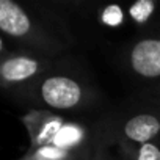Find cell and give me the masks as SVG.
Returning a JSON list of instances; mask_svg holds the SVG:
<instances>
[{
    "label": "cell",
    "mask_w": 160,
    "mask_h": 160,
    "mask_svg": "<svg viewBox=\"0 0 160 160\" xmlns=\"http://www.w3.org/2000/svg\"><path fill=\"white\" fill-rule=\"evenodd\" d=\"M98 146L160 143V88H149L124 101L94 126Z\"/></svg>",
    "instance_id": "cell-1"
},
{
    "label": "cell",
    "mask_w": 160,
    "mask_h": 160,
    "mask_svg": "<svg viewBox=\"0 0 160 160\" xmlns=\"http://www.w3.org/2000/svg\"><path fill=\"white\" fill-rule=\"evenodd\" d=\"M28 96L44 110L80 113L99 102V90L90 75L74 61L57 60L38 80Z\"/></svg>",
    "instance_id": "cell-2"
},
{
    "label": "cell",
    "mask_w": 160,
    "mask_h": 160,
    "mask_svg": "<svg viewBox=\"0 0 160 160\" xmlns=\"http://www.w3.org/2000/svg\"><path fill=\"white\" fill-rule=\"evenodd\" d=\"M0 30L10 38L21 41L33 53L49 58L61 57L72 44L13 0H0Z\"/></svg>",
    "instance_id": "cell-3"
},
{
    "label": "cell",
    "mask_w": 160,
    "mask_h": 160,
    "mask_svg": "<svg viewBox=\"0 0 160 160\" xmlns=\"http://www.w3.org/2000/svg\"><path fill=\"white\" fill-rule=\"evenodd\" d=\"M58 58L38 53H11L0 58V85L24 90L27 94Z\"/></svg>",
    "instance_id": "cell-4"
},
{
    "label": "cell",
    "mask_w": 160,
    "mask_h": 160,
    "mask_svg": "<svg viewBox=\"0 0 160 160\" xmlns=\"http://www.w3.org/2000/svg\"><path fill=\"white\" fill-rule=\"evenodd\" d=\"M127 72L141 82H160V30L143 33L135 38L122 53Z\"/></svg>",
    "instance_id": "cell-5"
},
{
    "label": "cell",
    "mask_w": 160,
    "mask_h": 160,
    "mask_svg": "<svg viewBox=\"0 0 160 160\" xmlns=\"http://www.w3.org/2000/svg\"><path fill=\"white\" fill-rule=\"evenodd\" d=\"M22 121L30 135V143H32L30 151H32V149L52 144V141L60 133V130L63 129L68 119L60 113L41 108L27 113L22 118Z\"/></svg>",
    "instance_id": "cell-6"
},
{
    "label": "cell",
    "mask_w": 160,
    "mask_h": 160,
    "mask_svg": "<svg viewBox=\"0 0 160 160\" xmlns=\"http://www.w3.org/2000/svg\"><path fill=\"white\" fill-rule=\"evenodd\" d=\"M98 148L88 149H63L53 144L32 149L22 160H91Z\"/></svg>",
    "instance_id": "cell-7"
},
{
    "label": "cell",
    "mask_w": 160,
    "mask_h": 160,
    "mask_svg": "<svg viewBox=\"0 0 160 160\" xmlns=\"http://www.w3.org/2000/svg\"><path fill=\"white\" fill-rule=\"evenodd\" d=\"M119 155L126 160H160V143L146 141V143H118L116 144Z\"/></svg>",
    "instance_id": "cell-8"
},
{
    "label": "cell",
    "mask_w": 160,
    "mask_h": 160,
    "mask_svg": "<svg viewBox=\"0 0 160 160\" xmlns=\"http://www.w3.org/2000/svg\"><path fill=\"white\" fill-rule=\"evenodd\" d=\"M158 5L154 2H149V0H141V2H137L133 5H130L129 8V18L133 21L135 25H138L140 28L144 30V33L149 32H155L152 27V22L155 19Z\"/></svg>",
    "instance_id": "cell-9"
},
{
    "label": "cell",
    "mask_w": 160,
    "mask_h": 160,
    "mask_svg": "<svg viewBox=\"0 0 160 160\" xmlns=\"http://www.w3.org/2000/svg\"><path fill=\"white\" fill-rule=\"evenodd\" d=\"M91 160H126V158L124 157L118 158L116 155L112 154L110 148H107V146H98V149H96V152H94Z\"/></svg>",
    "instance_id": "cell-10"
},
{
    "label": "cell",
    "mask_w": 160,
    "mask_h": 160,
    "mask_svg": "<svg viewBox=\"0 0 160 160\" xmlns=\"http://www.w3.org/2000/svg\"><path fill=\"white\" fill-rule=\"evenodd\" d=\"M5 53V42L2 39V36H0V55H3Z\"/></svg>",
    "instance_id": "cell-11"
}]
</instances>
